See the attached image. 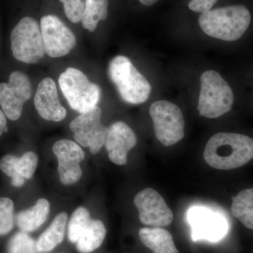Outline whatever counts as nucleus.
Segmentation results:
<instances>
[{
  "mask_svg": "<svg viewBox=\"0 0 253 253\" xmlns=\"http://www.w3.org/2000/svg\"><path fill=\"white\" fill-rule=\"evenodd\" d=\"M34 104L40 116L45 121L61 122L67 114L60 102L56 83L50 78H44L38 84Z\"/></svg>",
  "mask_w": 253,
  "mask_h": 253,
  "instance_id": "nucleus-15",
  "label": "nucleus"
},
{
  "mask_svg": "<svg viewBox=\"0 0 253 253\" xmlns=\"http://www.w3.org/2000/svg\"><path fill=\"white\" fill-rule=\"evenodd\" d=\"M218 0H190L189 8L194 12L204 14L211 10L213 5Z\"/></svg>",
  "mask_w": 253,
  "mask_h": 253,
  "instance_id": "nucleus-27",
  "label": "nucleus"
},
{
  "mask_svg": "<svg viewBox=\"0 0 253 253\" xmlns=\"http://www.w3.org/2000/svg\"><path fill=\"white\" fill-rule=\"evenodd\" d=\"M102 111L99 106L87 112L80 113L69 125L76 142L89 148L91 154L99 153L104 145L108 127L101 121Z\"/></svg>",
  "mask_w": 253,
  "mask_h": 253,
  "instance_id": "nucleus-9",
  "label": "nucleus"
},
{
  "mask_svg": "<svg viewBox=\"0 0 253 253\" xmlns=\"http://www.w3.org/2000/svg\"><path fill=\"white\" fill-rule=\"evenodd\" d=\"M53 153L58 160V172L60 181L64 185L76 184L83 175L80 163L85 154L81 146L69 139L56 141L52 147Z\"/></svg>",
  "mask_w": 253,
  "mask_h": 253,
  "instance_id": "nucleus-13",
  "label": "nucleus"
},
{
  "mask_svg": "<svg viewBox=\"0 0 253 253\" xmlns=\"http://www.w3.org/2000/svg\"><path fill=\"white\" fill-rule=\"evenodd\" d=\"M149 113L154 123L155 136L163 146H172L184 138L185 123L176 105L166 100L157 101L151 104Z\"/></svg>",
  "mask_w": 253,
  "mask_h": 253,
  "instance_id": "nucleus-7",
  "label": "nucleus"
},
{
  "mask_svg": "<svg viewBox=\"0 0 253 253\" xmlns=\"http://www.w3.org/2000/svg\"><path fill=\"white\" fill-rule=\"evenodd\" d=\"M91 219L90 214L85 208L80 207L74 211L68 227V237L71 243L78 242Z\"/></svg>",
  "mask_w": 253,
  "mask_h": 253,
  "instance_id": "nucleus-23",
  "label": "nucleus"
},
{
  "mask_svg": "<svg viewBox=\"0 0 253 253\" xmlns=\"http://www.w3.org/2000/svg\"><path fill=\"white\" fill-rule=\"evenodd\" d=\"M139 1L145 6H151V5L156 4L159 0H139Z\"/></svg>",
  "mask_w": 253,
  "mask_h": 253,
  "instance_id": "nucleus-29",
  "label": "nucleus"
},
{
  "mask_svg": "<svg viewBox=\"0 0 253 253\" xmlns=\"http://www.w3.org/2000/svg\"><path fill=\"white\" fill-rule=\"evenodd\" d=\"M68 215L66 212L58 214L51 225L46 229L37 241L38 253H46L52 251L62 242L66 234Z\"/></svg>",
  "mask_w": 253,
  "mask_h": 253,
  "instance_id": "nucleus-19",
  "label": "nucleus"
},
{
  "mask_svg": "<svg viewBox=\"0 0 253 253\" xmlns=\"http://www.w3.org/2000/svg\"><path fill=\"white\" fill-rule=\"evenodd\" d=\"M11 49L14 59L27 64H36L45 55L41 26L34 18L20 20L10 35Z\"/></svg>",
  "mask_w": 253,
  "mask_h": 253,
  "instance_id": "nucleus-6",
  "label": "nucleus"
},
{
  "mask_svg": "<svg viewBox=\"0 0 253 253\" xmlns=\"http://www.w3.org/2000/svg\"><path fill=\"white\" fill-rule=\"evenodd\" d=\"M31 94V81L21 71H13L8 83H0V106L6 118L12 121L19 119Z\"/></svg>",
  "mask_w": 253,
  "mask_h": 253,
  "instance_id": "nucleus-10",
  "label": "nucleus"
},
{
  "mask_svg": "<svg viewBox=\"0 0 253 253\" xmlns=\"http://www.w3.org/2000/svg\"><path fill=\"white\" fill-rule=\"evenodd\" d=\"M8 131L7 121L2 110L0 109V136Z\"/></svg>",
  "mask_w": 253,
  "mask_h": 253,
  "instance_id": "nucleus-28",
  "label": "nucleus"
},
{
  "mask_svg": "<svg viewBox=\"0 0 253 253\" xmlns=\"http://www.w3.org/2000/svg\"><path fill=\"white\" fill-rule=\"evenodd\" d=\"M108 0H86L82 17V26L84 29L94 32L98 23L105 21L108 16Z\"/></svg>",
  "mask_w": 253,
  "mask_h": 253,
  "instance_id": "nucleus-22",
  "label": "nucleus"
},
{
  "mask_svg": "<svg viewBox=\"0 0 253 253\" xmlns=\"http://www.w3.org/2000/svg\"><path fill=\"white\" fill-rule=\"evenodd\" d=\"M231 210L243 225L253 230V188L243 190L233 197Z\"/></svg>",
  "mask_w": 253,
  "mask_h": 253,
  "instance_id": "nucleus-21",
  "label": "nucleus"
},
{
  "mask_svg": "<svg viewBox=\"0 0 253 253\" xmlns=\"http://www.w3.org/2000/svg\"><path fill=\"white\" fill-rule=\"evenodd\" d=\"M134 203L139 211V219L145 225L163 227L172 222V211L156 190L147 188L139 191Z\"/></svg>",
  "mask_w": 253,
  "mask_h": 253,
  "instance_id": "nucleus-12",
  "label": "nucleus"
},
{
  "mask_svg": "<svg viewBox=\"0 0 253 253\" xmlns=\"http://www.w3.org/2000/svg\"><path fill=\"white\" fill-rule=\"evenodd\" d=\"M108 74L125 102L141 104L149 99L151 84L129 58L125 56L113 58L109 63Z\"/></svg>",
  "mask_w": 253,
  "mask_h": 253,
  "instance_id": "nucleus-3",
  "label": "nucleus"
},
{
  "mask_svg": "<svg viewBox=\"0 0 253 253\" xmlns=\"http://www.w3.org/2000/svg\"><path fill=\"white\" fill-rule=\"evenodd\" d=\"M35 240L28 233L20 231L11 239L7 245V253H38Z\"/></svg>",
  "mask_w": 253,
  "mask_h": 253,
  "instance_id": "nucleus-24",
  "label": "nucleus"
},
{
  "mask_svg": "<svg viewBox=\"0 0 253 253\" xmlns=\"http://www.w3.org/2000/svg\"><path fill=\"white\" fill-rule=\"evenodd\" d=\"M63 4L66 17L73 23L81 22L86 0H59Z\"/></svg>",
  "mask_w": 253,
  "mask_h": 253,
  "instance_id": "nucleus-26",
  "label": "nucleus"
},
{
  "mask_svg": "<svg viewBox=\"0 0 253 253\" xmlns=\"http://www.w3.org/2000/svg\"><path fill=\"white\" fill-rule=\"evenodd\" d=\"M38 158L33 151L25 153L21 157L8 154L0 161V169L11 177V184L18 188L25 184L26 179H31L36 172Z\"/></svg>",
  "mask_w": 253,
  "mask_h": 253,
  "instance_id": "nucleus-16",
  "label": "nucleus"
},
{
  "mask_svg": "<svg viewBox=\"0 0 253 253\" xmlns=\"http://www.w3.org/2000/svg\"><path fill=\"white\" fill-rule=\"evenodd\" d=\"M204 158L214 169L229 170L242 167L253 158V139L236 133H217L208 140Z\"/></svg>",
  "mask_w": 253,
  "mask_h": 253,
  "instance_id": "nucleus-1",
  "label": "nucleus"
},
{
  "mask_svg": "<svg viewBox=\"0 0 253 253\" xmlns=\"http://www.w3.org/2000/svg\"><path fill=\"white\" fill-rule=\"evenodd\" d=\"M194 241L217 243L224 239L229 231L225 216L203 206L190 208L186 215Z\"/></svg>",
  "mask_w": 253,
  "mask_h": 253,
  "instance_id": "nucleus-8",
  "label": "nucleus"
},
{
  "mask_svg": "<svg viewBox=\"0 0 253 253\" xmlns=\"http://www.w3.org/2000/svg\"><path fill=\"white\" fill-rule=\"evenodd\" d=\"M14 204L9 198H0V236L12 230L14 224Z\"/></svg>",
  "mask_w": 253,
  "mask_h": 253,
  "instance_id": "nucleus-25",
  "label": "nucleus"
},
{
  "mask_svg": "<svg viewBox=\"0 0 253 253\" xmlns=\"http://www.w3.org/2000/svg\"><path fill=\"white\" fill-rule=\"evenodd\" d=\"M135 133L126 123L118 121L108 127L104 146L111 162L123 166L127 162L128 152L136 146Z\"/></svg>",
  "mask_w": 253,
  "mask_h": 253,
  "instance_id": "nucleus-14",
  "label": "nucleus"
},
{
  "mask_svg": "<svg viewBox=\"0 0 253 253\" xmlns=\"http://www.w3.org/2000/svg\"><path fill=\"white\" fill-rule=\"evenodd\" d=\"M139 239L154 253H179L169 231L162 227L142 228Z\"/></svg>",
  "mask_w": 253,
  "mask_h": 253,
  "instance_id": "nucleus-17",
  "label": "nucleus"
},
{
  "mask_svg": "<svg viewBox=\"0 0 253 253\" xmlns=\"http://www.w3.org/2000/svg\"><path fill=\"white\" fill-rule=\"evenodd\" d=\"M49 211V201L44 199H39L34 206L16 214V225L23 232H33L45 222Z\"/></svg>",
  "mask_w": 253,
  "mask_h": 253,
  "instance_id": "nucleus-18",
  "label": "nucleus"
},
{
  "mask_svg": "<svg viewBox=\"0 0 253 253\" xmlns=\"http://www.w3.org/2000/svg\"><path fill=\"white\" fill-rule=\"evenodd\" d=\"M234 101L232 89L219 73L207 71L202 73L197 108L200 116L221 117L231 111Z\"/></svg>",
  "mask_w": 253,
  "mask_h": 253,
  "instance_id": "nucleus-4",
  "label": "nucleus"
},
{
  "mask_svg": "<svg viewBox=\"0 0 253 253\" xmlns=\"http://www.w3.org/2000/svg\"><path fill=\"white\" fill-rule=\"evenodd\" d=\"M251 21V13L243 5L210 10L199 18L200 27L207 36L228 42L237 41L244 36Z\"/></svg>",
  "mask_w": 253,
  "mask_h": 253,
  "instance_id": "nucleus-2",
  "label": "nucleus"
},
{
  "mask_svg": "<svg viewBox=\"0 0 253 253\" xmlns=\"http://www.w3.org/2000/svg\"><path fill=\"white\" fill-rule=\"evenodd\" d=\"M59 84L70 107L78 113H85L94 109L101 99V88L89 81L86 75L78 68H66L60 75Z\"/></svg>",
  "mask_w": 253,
  "mask_h": 253,
  "instance_id": "nucleus-5",
  "label": "nucleus"
},
{
  "mask_svg": "<svg viewBox=\"0 0 253 253\" xmlns=\"http://www.w3.org/2000/svg\"><path fill=\"white\" fill-rule=\"evenodd\" d=\"M106 234L104 223L97 219H91L76 244L78 251L81 253L93 252L103 244Z\"/></svg>",
  "mask_w": 253,
  "mask_h": 253,
  "instance_id": "nucleus-20",
  "label": "nucleus"
},
{
  "mask_svg": "<svg viewBox=\"0 0 253 253\" xmlns=\"http://www.w3.org/2000/svg\"><path fill=\"white\" fill-rule=\"evenodd\" d=\"M41 29L44 51L49 57L66 56L76 45L74 33L54 15H46L41 18Z\"/></svg>",
  "mask_w": 253,
  "mask_h": 253,
  "instance_id": "nucleus-11",
  "label": "nucleus"
}]
</instances>
